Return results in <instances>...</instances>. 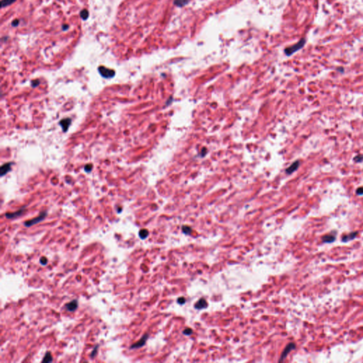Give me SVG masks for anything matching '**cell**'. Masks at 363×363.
Wrapping results in <instances>:
<instances>
[{
  "mask_svg": "<svg viewBox=\"0 0 363 363\" xmlns=\"http://www.w3.org/2000/svg\"><path fill=\"white\" fill-rule=\"evenodd\" d=\"M306 43V38H301L300 40H299L298 42L297 43V44H295L292 45V46H289V47H287V48H284V53H285V55L287 56L292 55L293 54L297 53V52L299 51V50L302 49V48L304 47Z\"/></svg>",
  "mask_w": 363,
  "mask_h": 363,
  "instance_id": "cell-1",
  "label": "cell"
},
{
  "mask_svg": "<svg viewBox=\"0 0 363 363\" xmlns=\"http://www.w3.org/2000/svg\"><path fill=\"white\" fill-rule=\"evenodd\" d=\"M46 216H47V211H42L37 217H35V218H32V219L27 221L24 222V226H25L26 227H31V226L33 225H35V224H38V223L44 221L45 218H46Z\"/></svg>",
  "mask_w": 363,
  "mask_h": 363,
  "instance_id": "cell-2",
  "label": "cell"
},
{
  "mask_svg": "<svg viewBox=\"0 0 363 363\" xmlns=\"http://www.w3.org/2000/svg\"><path fill=\"white\" fill-rule=\"evenodd\" d=\"M100 74L104 78H112L115 75V71L111 69L107 68L104 66H100L98 68Z\"/></svg>",
  "mask_w": 363,
  "mask_h": 363,
  "instance_id": "cell-3",
  "label": "cell"
},
{
  "mask_svg": "<svg viewBox=\"0 0 363 363\" xmlns=\"http://www.w3.org/2000/svg\"><path fill=\"white\" fill-rule=\"evenodd\" d=\"M295 348H296V345H295V344L294 343H290L288 344V345L285 347V348H284L283 352H282L281 357H280V360H279V362H282V361H283L284 359L287 357V355H289V353H290V352L292 350L295 349Z\"/></svg>",
  "mask_w": 363,
  "mask_h": 363,
  "instance_id": "cell-4",
  "label": "cell"
},
{
  "mask_svg": "<svg viewBox=\"0 0 363 363\" xmlns=\"http://www.w3.org/2000/svg\"><path fill=\"white\" fill-rule=\"evenodd\" d=\"M148 338V334H145L143 337H142L141 339L138 340V342H136V343H135L133 344V345H131L130 348L131 349H138V348H140L143 347V346L145 344V343H146Z\"/></svg>",
  "mask_w": 363,
  "mask_h": 363,
  "instance_id": "cell-5",
  "label": "cell"
},
{
  "mask_svg": "<svg viewBox=\"0 0 363 363\" xmlns=\"http://www.w3.org/2000/svg\"><path fill=\"white\" fill-rule=\"evenodd\" d=\"M72 123V119L70 118H65V119H62L59 122V125L61 126L62 129L64 132H67V130L69 129V127Z\"/></svg>",
  "mask_w": 363,
  "mask_h": 363,
  "instance_id": "cell-6",
  "label": "cell"
},
{
  "mask_svg": "<svg viewBox=\"0 0 363 363\" xmlns=\"http://www.w3.org/2000/svg\"><path fill=\"white\" fill-rule=\"evenodd\" d=\"M25 210H26L25 207H23V208L20 209L19 210L15 211V212L7 213V214H5V216H6V218H8V219H13V218H16L18 216H21V215L24 213Z\"/></svg>",
  "mask_w": 363,
  "mask_h": 363,
  "instance_id": "cell-7",
  "label": "cell"
},
{
  "mask_svg": "<svg viewBox=\"0 0 363 363\" xmlns=\"http://www.w3.org/2000/svg\"><path fill=\"white\" fill-rule=\"evenodd\" d=\"M11 165H12V162H7V163L4 164L3 165L1 166V168H0V175H1V177H3L4 175H5L6 174L8 173L9 171H11V170H12Z\"/></svg>",
  "mask_w": 363,
  "mask_h": 363,
  "instance_id": "cell-8",
  "label": "cell"
},
{
  "mask_svg": "<svg viewBox=\"0 0 363 363\" xmlns=\"http://www.w3.org/2000/svg\"><path fill=\"white\" fill-rule=\"evenodd\" d=\"M299 165H300V162H299V160H297V161L293 162V163L291 164L287 170H286V173H287L288 175L292 174L294 172H295L296 170H297V169H298L299 167Z\"/></svg>",
  "mask_w": 363,
  "mask_h": 363,
  "instance_id": "cell-9",
  "label": "cell"
},
{
  "mask_svg": "<svg viewBox=\"0 0 363 363\" xmlns=\"http://www.w3.org/2000/svg\"><path fill=\"white\" fill-rule=\"evenodd\" d=\"M65 308H67V311H69L72 312L75 311L77 308H78V302L77 300H72V302L67 303V304L65 305Z\"/></svg>",
  "mask_w": 363,
  "mask_h": 363,
  "instance_id": "cell-10",
  "label": "cell"
},
{
  "mask_svg": "<svg viewBox=\"0 0 363 363\" xmlns=\"http://www.w3.org/2000/svg\"><path fill=\"white\" fill-rule=\"evenodd\" d=\"M357 234H358V232L357 231L352 232V233H350L349 234H346L342 237V241H343V243H346L350 241L353 240V239L355 238V237L357 236Z\"/></svg>",
  "mask_w": 363,
  "mask_h": 363,
  "instance_id": "cell-11",
  "label": "cell"
},
{
  "mask_svg": "<svg viewBox=\"0 0 363 363\" xmlns=\"http://www.w3.org/2000/svg\"><path fill=\"white\" fill-rule=\"evenodd\" d=\"M335 240H336V234H334V233L327 234L322 238L323 242L325 243H333L334 242Z\"/></svg>",
  "mask_w": 363,
  "mask_h": 363,
  "instance_id": "cell-12",
  "label": "cell"
},
{
  "mask_svg": "<svg viewBox=\"0 0 363 363\" xmlns=\"http://www.w3.org/2000/svg\"><path fill=\"white\" fill-rule=\"evenodd\" d=\"M207 305H208V304H207V301H206L204 299H200L196 303L194 306H195L196 309H202V308H207Z\"/></svg>",
  "mask_w": 363,
  "mask_h": 363,
  "instance_id": "cell-13",
  "label": "cell"
},
{
  "mask_svg": "<svg viewBox=\"0 0 363 363\" xmlns=\"http://www.w3.org/2000/svg\"><path fill=\"white\" fill-rule=\"evenodd\" d=\"M190 0H175V1H174V4L178 7H182L186 6L187 4H188L190 3Z\"/></svg>",
  "mask_w": 363,
  "mask_h": 363,
  "instance_id": "cell-14",
  "label": "cell"
},
{
  "mask_svg": "<svg viewBox=\"0 0 363 363\" xmlns=\"http://www.w3.org/2000/svg\"><path fill=\"white\" fill-rule=\"evenodd\" d=\"M52 361H53V357H52L51 353H50V352H47V353H46V355H45L42 362H52Z\"/></svg>",
  "mask_w": 363,
  "mask_h": 363,
  "instance_id": "cell-15",
  "label": "cell"
},
{
  "mask_svg": "<svg viewBox=\"0 0 363 363\" xmlns=\"http://www.w3.org/2000/svg\"><path fill=\"white\" fill-rule=\"evenodd\" d=\"M15 1H16V0H1V8H4V7L9 6V5L12 4L13 3H14Z\"/></svg>",
  "mask_w": 363,
  "mask_h": 363,
  "instance_id": "cell-16",
  "label": "cell"
},
{
  "mask_svg": "<svg viewBox=\"0 0 363 363\" xmlns=\"http://www.w3.org/2000/svg\"><path fill=\"white\" fill-rule=\"evenodd\" d=\"M148 234V231L147 229H141V231H139V237L141 238V239L146 238Z\"/></svg>",
  "mask_w": 363,
  "mask_h": 363,
  "instance_id": "cell-17",
  "label": "cell"
},
{
  "mask_svg": "<svg viewBox=\"0 0 363 363\" xmlns=\"http://www.w3.org/2000/svg\"><path fill=\"white\" fill-rule=\"evenodd\" d=\"M80 16H81V18L83 20L87 19L88 17H89V12H88L87 9H83V10H82V12H80Z\"/></svg>",
  "mask_w": 363,
  "mask_h": 363,
  "instance_id": "cell-18",
  "label": "cell"
},
{
  "mask_svg": "<svg viewBox=\"0 0 363 363\" xmlns=\"http://www.w3.org/2000/svg\"><path fill=\"white\" fill-rule=\"evenodd\" d=\"M192 230L190 227V226H182V231H183V233H184V234H187V235L190 234V233H192Z\"/></svg>",
  "mask_w": 363,
  "mask_h": 363,
  "instance_id": "cell-19",
  "label": "cell"
},
{
  "mask_svg": "<svg viewBox=\"0 0 363 363\" xmlns=\"http://www.w3.org/2000/svg\"><path fill=\"white\" fill-rule=\"evenodd\" d=\"M98 348H99V345H97L95 346V347L94 348V349L92 350V351H91V355H90V356L91 357V358H94V357L95 356V355H97V351H98Z\"/></svg>",
  "mask_w": 363,
  "mask_h": 363,
  "instance_id": "cell-20",
  "label": "cell"
},
{
  "mask_svg": "<svg viewBox=\"0 0 363 363\" xmlns=\"http://www.w3.org/2000/svg\"><path fill=\"white\" fill-rule=\"evenodd\" d=\"M363 160V155H356L354 158V161L356 162H361Z\"/></svg>",
  "mask_w": 363,
  "mask_h": 363,
  "instance_id": "cell-21",
  "label": "cell"
},
{
  "mask_svg": "<svg viewBox=\"0 0 363 363\" xmlns=\"http://www.w3.org/2000/svg\"><path fill=\"white\" fill-rule=\"evenodd\" d=\"M192 332H193V331H192V330L191 328H187V329H185L184 331H183V333H184V335H186V336H190V335L192 333Z\"/></svg>",
  "mask_w": 363,
  "mask_h": 363,
  "instance_id": "cell-22",
  "label": "cell"
},
{
  "mask_svg": "<svg viewBox=\"0 0 363 363\" xmlns=\"http://www.w3.org/2000/svg\"><path fill=\"white\" fill-rule=\"evenodd\" d=\"M356 194L359 196L363 195V187H359L357 189Z\"/></svg>",
  "mask_w": 363,
  "mask_h": 363,
  "instance_id": "cell-23",
  "label": "cell"
},
{
  "mask_svg": "<svg viewBox=\"0 0 363 363\" xmlns=\"http://www.w3.org/2000/svg\"><path fill=\"white\" fill-rule=\"evenodd\" d=\"M91 169H92V165H91V164H88V165H85V170L87 173H89V172L91 170Z\"/></svg>",
  "mask_w": 363,
  "mask_h": 363,
  "instance_id": "cell-24",
  "label": "cell"
},
{
  "mask_svg": "<svg viewBox=\"0 0 363 363\" xmlns=\"http://www.w3.org/2000/svg\"><path fill=\"white\" fill-rule=\"evenodd\" d=\"M40 263L41 264H42L43 265H46V264H47V263H48L47 258H46L45 257H42L41 258V260H40Z\"/></svg>",
  "mask_w": 363,
  "mask_h": 363,
  "instance_id": "cell-25",
  "label": "cell"
},
{
  "mask_svg": "<svg viewBox=\"0 0 363 363\" xmlns=\"http://www.w3.org/2000/svg\"><path fill=\"white\" fill-rule=\"evenodd\" d=\"M18 24H19V20L17 19V18H16V19H14L12 22V27H16L18 25Z\"/></svg>",
  "mask_w": 363,
  "mask_h": 363,
  "instance_id": "cell-26",
  "label": "cell"
},
{
  "mask_svg": "<svg viewBox=\"0 0 363 363\" xmlns=\"http://www.w3.org/2000/svg\"><path fill=\"white\" fill-rule=\"evenodd\" d=\"M39 84H40V82H39L38 80H34V81L31 82V86H32L33 87H38V86L39 85Z\"/></svg>",
  "mask_w": 363,
  "mask_h": 363,
  "instance_id": "cell-27",
  "label": "cell"
},
{
  "mask_svg": "<svg viewBox=\"0 0 363 363\" xmlns=\"http://www.w3.org/2000/svg\"><path fill=\"white\" fill-rule=\"evenodd\" d=\"M177 302H178L179 304H184L185 303V299L184 297H179V298L177 299Z\"/></svg>",
  "mask_w": 363,
  "mask_h": 363,
  "instance_id": "cell-28",
  "label": "cell"
},
{
  "mask_svg": "<svg viewBox=\"0 0 363 363\" xmlns=\"http://www.w3.org/2000/svg\"><path fill=\"white\" fill-rule=\"evenodd\" d=\"M68 29H69V26L67 25V24H63V25L62 26V29H63V31H67Z\"/></svg>",
  "mask_w": 363,
  "mask_h": 363,
  "instance_id": "cell-29",
  "label": "cell"
},
{
  "mask_svg": "<svg viewBox=\"0 0 363 363\" xmlns=\"http://www.w3.org/2000/svg\"><path fill=\"white\" fill-rule=\"evenodd\" d=\"M337 70H338V72H342V73H343V72H344V69H343V67H338V68H337Z\"/></svg>",
  "mask_w": 363,
  "mask_h": 363,
  "instance_id": "cell-30",
  "label": "cell"
}]
</instances>
